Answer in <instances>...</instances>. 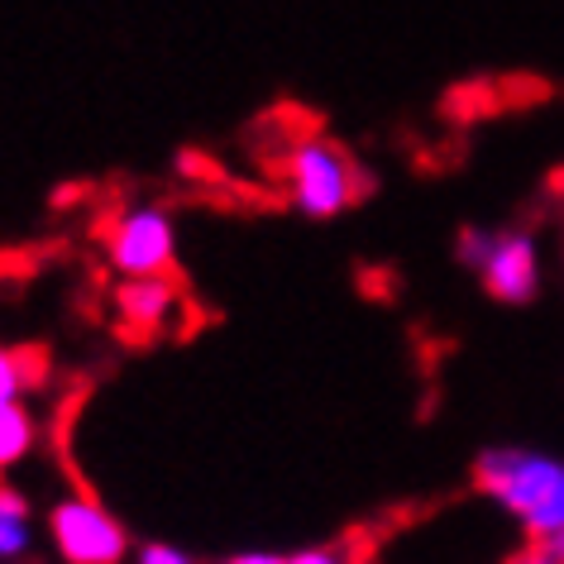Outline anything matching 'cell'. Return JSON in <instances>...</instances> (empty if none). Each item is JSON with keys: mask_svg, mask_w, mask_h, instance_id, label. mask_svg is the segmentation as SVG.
<instances>
[{"mask_svg": "<svg viewBox=\"0 0 564 564\" xmlns=\"http://www.w3.org/2000/svg\"><path fill=\"white\" fill-rule=\"evenodd\" d=\"M474 478L531 541L564 535V459L535 449H488L478 455Z\"/></svg>", "mask_w": 564, "mask_h": 564, "instance_id": "6da1fadb", "label": "cell"}, {"mask_svg": "<svg viewBox=\"0 0 564 564\" xmlns=\"http://www.w3.org/2000/svg\"><path fill=\"white\" fill-rule=\"evenodd\" d=\"M282 173H288V192L297 202V210L312 220L340 216L345 206H355V196L364 187L359 167L330 139H302V144H292Z\"/></svg>", "mask_w": 564, "mask_h": 564, "instance_id": "7a4b0ae2", "label": "cell"}, {"mask_svg": "<svg viewBox=\"0 0 564 564\" xmlns=\"http://www.w3.org/2000/svg\"><path fill=\"white\" fill-rule=\"evenodd\" d=\"M48 535L67 564H124L130 531L87 492H73L48 512Z\"/></svg>", "mask_w": 564, "mask_h": 564, "instance_id": "3957f363", "label": "cell"}, {"mask_svg": "<svg viewBox=\"0 0 564 564\" xmlns=\"http://www.w3.org/2000/svg\"><path fill=\"white\" fill-rule=\"evenodd\" d=\"M106 253L120 278H159L177 263V230L163 206H130L110 220Z\"/></svg>", "mask_w": 564, "mask_h": 564, "instance_id": "277c9868", "label": "cell"}, {"mask_svg": "<svg viewBox=\"0 0 564 564\" xmlns=\"http://www.w3.org/2000/svg\"><path fill=\"white\" fill-rule=\"evenodd\" d=\"M478 273H484V288L498 302H531L535 288H541V249H535L531 235H498Z\"/></svg>", "mask_w": 564, "mask_h": 564, "instance_id": "5b68a950", "label": "cell"}, {"mask_svg": "<svg viewBox=\"0 0 564 564\" xmlns=\"http://www.w3.org/2000/svg\"><path fill=\"white\" fill-rule=\"evenodd\" d=\"M116 312L130 335H153L167 326V316L177 312V282L173 273L159 278H124L116 288Z\"/></svg>", "mask_w": 564, "mask_h": 564, "instance_id": "8992f818", "label": "cell"}, {"mask_svg": "<svg viewBox=\"0 0 564 564\" xmlns=\"http://www.w3.org/2000/svg\"><path fill=\"white\" fill-rule=\"evenodd\" d=\"M34 441H39V421H34L30 406H24L20 398L0 402V478L15 469V464L30 459Z\"/></svg>", "mask_w": 564, "mask_h": 564, "instance_id": "52a82bcc", "label": "cell"}, {"mask_svg": "<svg viewBox=\"0 0 564 564\" xmlns=\"http://www.w3.org/2000/svg\"><path fill=\"white\" fill-rule=\"evenodd\" d=\"M30 541H34L30 502H24V492L0 484V560H20Z\"/></svg>", "mask_w": 564, "mask_h": 564, "instance_id": "ba28073f", "label": "cell"}, {"mask_svg": "<svg viewBox=\"0 0 564 564\" xmlns=\"http://www.w3.org/2000/svg\"><path fill=\"white\" fill-rule=\"evenodd\" d=\"M34 383H39V355L0 345V402H15L20 392Z\"/></svg>", "mask_w": 564, "mask_h": 564, "instance_id": "9c48e42d", "label": "cell"}, {"mask_svg": "<svg viewBox=\"0 0 564 564\" xmlns=\"http://www.w3.org/2000/svg\"><path fill=\"white\" fill-rule=\"evenodd\" d=\"M492 230H464L459 235V245H455V253H459V263L464 268H484L488 263V253H492Z\"/></svg>", "mask_w": 564, "mask_h": 564, "instance_id": "30bf717a", "label": "cell"}, {"mask_svg": "<svg viewBox=\"0 0 564 564\" xmlns=\"http://www.w3.org/2000/svg\"><path fill=\"white\" fill-rule=\"evenodd\" d=\"M502 564H564V560H560L555 541H531V545H521L517 555H507Z\"/></svg>", "mask_w": 564, "mask_h": 564, "instance_id": "8fae6325", "label": "cell"}, {"mask_svg": "<svg viewBox=\"0 0 564 564\" xmlns=\"http://www.w3.org/2000/svg\"><path fill=\"white\" fill-rule=\"evenodd\" d=\"M134 564H192V555H182L177 545H163V541H153V545H144L134 555Z\"/></svg>", "mask_w": 564, "mask_h": 564, "instance_id": "7c38bea8", "label": "cell"}, {"mask_svg": "<svg viewBox=\"0 0 564 564\" xmlns=\"http://www.w3.org/2000/svg\"><path fill=\"white\" fill-rule=\"evenodd\" d=\"M288 564H345L340 550H297Z\"/></svg>", "mask_w": 564, "mask_h": 564, "instance_id": "4fadbf2b", "label": "cell"}, {"mask_svg": "<svg viewBox=\"0 0 564 564\" xmlns=\"http://www.w3.org/2000/svg\"><path fill=\"white\" fill-rule=\"evenodd\" d=\"M225 564H288V560L268 555V550H249V555H235V560H225Z\"/></svg>", "mask_w": 564, "mask_h": 564, "instance_id": "5bb4252c", "label": "cell"}, {"mask_svg": "<svg viewBox=\"0 0 564 564\" xmlns=\"http://www.w3.org/2000/svg\"><path fill=\"white\" fill-rule=\"evenodd\" d=\"M555 550H560V560H564V535H555Z\"/></svg>", "mask_w": 564, "mask_h": 564, "instance_id": "9a60e30c", "label": "cell"}]
</instances>
